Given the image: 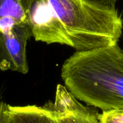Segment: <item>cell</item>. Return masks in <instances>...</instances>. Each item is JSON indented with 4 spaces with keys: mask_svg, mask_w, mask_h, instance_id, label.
I'll return each mask as SVG.
<instances>
[{
    "mask_svg": "<svg viewBox=\"0 0 123 123\" xmlns=\"http://www.w3.org/2000/svg\"><path fill=\"white\" fill-rule=\"evenodd\" d=\"M61 78L79 102L102 112L123 107V50L118 44L75 52L63 63Z\"/></svg>",
    "mask_w": 123,
    "mask_h": 123,
    "instance_id": "1",
    "label": "cell"
},
{
    "mask_svg": "<svg viewBox=\"0 0 123 123\" xmlns=\"http://www.w3.org/2000/svg\"><path fill=\"white\" fill-rule=\"evenodd\" d=\"M76 51L115 45L122 37L123 20L116 8L91 0H46Z\"/></svg>",
    "mask_w": 123,
    "mask_h": 123,
    "instance_id": "2",
    "label": "cell"
},
{
    "mask_svg": "<svg viewBox=\"0 0 123 123\" xmlns=\"http://www.w3.org/2000/svg\"><path fill=\"white\" fill-rule=\"evenodd\" d=\"M31 37L30 23L16 25L0 32V70L28 73L26 47Z\"/></svg>",
    "mask_w": 123,
    "mask_h": 123,
    "instance_id": "3",
    "label": "cell"
},
{
    "mask_svg": "<svg viewBox=\"0 0 123 123\" xmlns=\"http://www.w3.org/2000/svg\"><path fill=\"white\" fill-rule=\"evenodd\" d=\"M29 13L32 37L36 41L70 47L64 28L46 0H35Z\"/></svg>",
    "mask_w": 123,
    "mask_h": 123,
    "instance_id": "4",
    "label": "cell"
},
{
    "mask_svg": "<svg viewBox=\"0 0 123 123\" xmlns=\"http://www.w3.org/2000/svg\"><path fill=\"white\" fill-rule=\"evenodd\" d=\"M49 102L55 115L66 123H100L97 112L83 105L61 84L57 86L54 102Z\"/></svg>",
    "mask_w": 123,
    "mask_h": 123,
    "instance_id": "5",
    "label": "cell"
},
{
    "mask_svg": "<svg viewBox=\"0 0 123 123\" xmlns=\"http://www.w3.org/2000/svg\"><path fill=\"white\" fill-rule=\"evenodd\" d=\"M7 110L12 123H57L49 102L43 106L7 105Z\"/></svg>",
    "mask_w": 123,
    "mask_h": 123,
    "instance_id": "6",
    "label": "cell"
},
{
    "mask_svg": "<svg viewBox=\"0 0 123 123\" xmlns=\"http://www.w3.org/2000/svg\"><path fill=\"white\" fill-rule=\"evenodd\" d=\"M30 23L22 0H0V32L16 25Z\"/></svg>",
    "mask_w": 123,
    "mask_h": 123,
    "instance_id": "7",
    "label": "cell"
},
{
    "mask_svg": "<svg viewBox=\"0 0 123 123\" xmlns=\"http://www.w3.org/2000/svg\"><path fill=\"white\" fill-rule=\"evenodd\" d=\"M100 123H123V107L98 114Z\"/></svg>",
    "mask_w": 123,
    "mask_h": 123,
    "instance_id": "8",
    "label": "cell"
},
{
    "mask_svg": "<svg viewBox=\"0 0 123 123\" xmlns=\"http://www.w3.org/2000/svg\"><path fill=\"white\" fill-rule=\"evenodd\" d=\"M0 123H12L7 110V104L0 102Z\"/></svg>",
    "mask_w": 123,
    "mask_h": 123,
    "instance_id": "9",
    "label": "cell"
},
{
    "mask_svg": "<svg viewBox=\"0 0 123 123\" xmlns=\"http://www.w3.org/2000/svg\"><path fill=\"white\" fill-rule=\"evenodd\" d=\"M91 1H93L98 4L112 8H115L116 4L118 1V0H91Z\"/></svg>",
    "mask_w": 123,
    "mask_h": 123,
    "instance_id": "10",
    "label": "cell"
},
{
    "mask_svg": "<svg viewBox=\"0 0 123 123\" xmlns=\"http://www.w3.org/2000/svg\"><path fill=\"white\" fill-rule=\"evenodd\" d=\"M34 1L35 0H22V2H23L24 5H25V6L27 11L30 10V8L32 4L34 2Z\"/></svg>",
    "mask_w": 123,
    "mask_h": 123,
    "instance_id": "11",
    "label": "cell"
},
{
    "mask_svg": "<svg viewBox=\"0 0 123 123\" xmlns=\"http://www.w3.org/2000/svg\"><path fill=\"white\" fill-rule=\"evenodd\" d=\"M55 117H56V120H57V123H66L65 122H63L62 120H61V119H59V118H58L56 116H55Z\"/></svg>",
    "mask_w": 123,
    "mask_h": 123,
    "instance_id": "12",
    "label": "cell"
},
{
    "mask_svg": "<svg viewBox=\"0 0 123 123\" xmlns=\"http://www.w3.org/2000/svg\"><path fill=\"white\" fill-rule=\"evenodd\" d=\"M0 102H1V100H0Z\"/></svg>",
    "mask_w": 123,
    "mask_h": 123,
    "instance_id": "13",
    "label": "cell"
}]
</instances>
